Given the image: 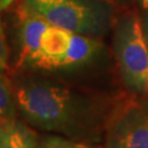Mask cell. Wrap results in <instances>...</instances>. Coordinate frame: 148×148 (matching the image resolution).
Here are the masks:
<instances>
[{
  "mask_svg": "<svg viewBox=\"0 0 148 148\" xmlns=\"http://www.w3.org/2000/svg\"><path fill=\"white\" fill-rule=\"evenodd\" d=\"M13 91L18 113L32 127L86 143L98 142L104 132L108 111L65 86L24 78Z\"/></svg>",
  "mask_w": 148,
  "mask_h": 148,
  "instance_id": "obj_1",
  "label": "cell"
},
{
  "mask_svg": "<svg viewBox=\"0 0 148 148\" xmlns=\"http://www.w3.org/2000/svg\"><path fill=\"white\" fill-rule=\"evenodd\" d=\"M54 27L84 34L102 35L111 23L110 3L100 0H24Z\"/></svg>",
  "mask_w": 148,
  "mask_h": 148,
  "instance_id": "obj_2",
  "label": "cell"
},
{
  "mask_svg": "<svg viewBox=\"0 0 148 148\" xmlns=\"http://www.w3.org/2000/svg\"><path fill=\"white\" fill-rule=\"evenodd\" d=\"M114 53L122 79L132 93L148 97V47L140 16L131 12L122 19L114 34Z\"/></svg>",
  "mask_w": 148,
  "mask_h": 148,
  "instance_id": "obj_3",
  "label": "cell"
},
{
  "mask_svg": "<svg viewBox=\"0 0 148 148\" xmlns=\"http://www.w3.org/2000/svg\"><path fill=\"white\" fill-rule=\"evenodd\" d=\"M106 148H148V97L119 98L108 111Z\"/></svg>",
  "mask_w": 148,
  "mask_h": 148,
  "instance_id": "obj_4",
  "label": "cell"
},
{
  "mask_svg": "<svg viewBox=\"0 0 148 148\" xmlns=\"http://www.w3.org/2000/svg\"><path fill=\"white\" fill-rule=\"evenodd\" d=\"M73 32L62 27H49L41 37V44L27 66L43 70H57L58 63L68 49Z\"/></svg>",
  "mask_w": 148,
  "mask_h": 148,
  "instance_id": "obj_5",
  "label": "cell"
},
{
  "mask_svg": "<svg viewBox=\"0 0 148 148\" xmlns=\"http://www.w3.org/2000/svg\"><path fill=\"white\" fill-rule=\"evenodd\" d=\"M20 19V52L16 60V67L27 66L29 60L35 54L44 31L51 24L40 13L31 9L23 2L19 10Z\"/></svg>",
  "mask_w": 148,
  "mask_h": 148,
  "instance_id": "obj_6",
  "label": "cell"
},
{
  "mask_svg": "<svg viewBox=\"0 0 148 148\" xmlns=\"http://www.w3.org/2000/svg\"><path fill=\"white\" fill-rule=\"evenodd\" d=\"M37 134L16 117L0 121V148H37Z\"/></svg>",
  "mask_w": 148,
  "mask_h": 148,
  "instance_id": "obj_7",
  "label": "cell"
},
{
  "mask_svg": "<svg viewBox=\"0 0 148 148\" xmlns=\"http://www.w3.org/2000/svg\"><path fill=\"white\" fill-rule=\"evenodd\" d=\"M101 43L92 36L73 33L68 49L58 63L57 69H66L80 66L89 62L99 51Z\"/></svg>",
  "mask_w": 148,
  "mask_h": 148,
  "instance_id": "obj_8",
  "label": "cell"
},
{
  "mask_svg": "<svg viewBox=\"0 0 148 148\" xmlns=\"http://www.w3.org/2000/svg\"><path fill=\"white\" fill-rule=\"evenodd\" d=\"M16 114L18 106L11 81L5 70H0V121L14 119Z\"/></svg>",
  "mask_w": 148,
  "mask_h": 148,
  "instance_id": "obj_9",
  "label": "cell"
},
{
  "mask_svg": "<svg viewBox=\"0 0 148 148\" xmlns=\"http://www.w3.org/2000/svg\"><path fill=\"white\" fill-rule=\"evenodd\" d=\"M37 148H103L93 146L90 143L75 140L62 135H47L38 140Z\"/></svg>",
  "mask_w": 148,
  "mask_h": 148,
  "instance_id": "obj_10",
  "label": "cell"
},
{
  "mask_svg": "<svg viewBox=\"0 0 148 148\" xmlns=\"http://www.w3.org/2000/svg\"><path fill=\"white\" fill-rule=\"evenodd\" d=\"M8 59H9V47L5 38V29L0 18V70H5L8 67Z\"/></svg>",
  "mask_w": 148,
  "mask_h": 148,
  "instance_id": "obj_11",
  "label": "cell"
},
{
  "mask_svg": "<svg viewBox=\"0 0 148 148\" xmlns=\"http://www.w3.org/2000/svg\"><path fill=\"white\" fill-rule=\"evenodd\" d=\"M140 22H142V29H143L144 37L148 47V10L144 9V12L140 16Z\"/></svg>",
  "mask_w": 148,
  "mask_h": 148,
  "instance_id": "obj_12",
  "label": "cell"
},
{
  "mask_svg": "<svg viewBox=\"0 0 148 148\" xmlns=\"http://www.w3.org/2000/svg\"><path fill=\"white\" fill-rule=\"evenodd\" d=\"M13 1L14 0H0V12L2 10H5V8H8Z\"/></svg>",
  "mask_w": 148,
  "mask_h": 148,
  "instance_id": "obj_13",
  "label": "cell"
},
{
  "mask_svg": "<svg viewBox=\"0 0 148 148\" xmlns=\"http://www.w3.org/2000/svg\"><path fill=\"white\" fill-rule=\"evenodd\" d=\"M100 1H104L110 5H120L122 2H125V0H100Z\"/></svg>",
  "mask_w": 148,
  "mask_h": 148,
  "instance_id": "obj_14",
  "label": "cell"
},
{
  "mask_svg": "<svg viewBox=\"0 0 148 148\" xmlns=\"http://www.w3.org/2000/svg\"><path fill=\"white\" fill-rule=\"evenodd\" d=\"M140 5L144 9H147L148 10V0H140Z\"/></svg>",
  "mask_w": 148,
  "mask_h": 148,
  "instance_id": "obj_15",
  "label": "cell"
}]
</instances>
